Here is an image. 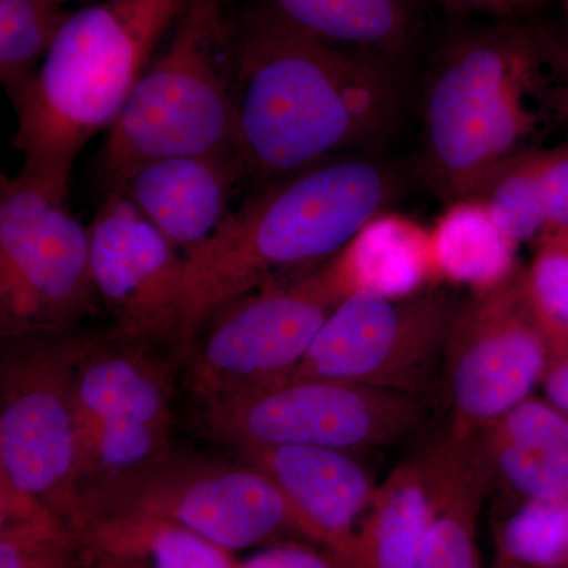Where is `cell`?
Wrapping results in <instances>:
<instances>
[{
  "label": "cell",
  "mask_w": 568,
  "mask_h": 568,
  "mask_svg": "<svg viewBox=\"0 0 568 568\" xmlns=\"http://www.w3.org/2000/svg\"><path fill=\"white\" fill-rule=\"evenodd\" d=\"M538 321H540L545 335H547L548 345L560 347V349L567 351L568 353V328L547 323V321H541L540 317H538Z\"/></svg>",
  "instance_id": "34"
},
{
  "label": "cell",
  "mask_w": 568,
  "mask_h": 568,
  "mask_svg": "<svg viewBox=\"0 0 568 568\" xmlns=\"http://www.w3.org/2000/svg\"><path fill=\"white\" fill-rule=\"evenodd\" d=\"M0 568H82L69 525L43 504L3 485Z\"/></svg>",
  "instance_id": "24"
},
{
  "label": "cell",
  "mask_w": 568,
  "mask_h": 568,
  "mask_svg": "<svg viewBox=\"0 0 568 568\" xmlns=\"http://www.w3.org/2000/svg\"><path fill=\"white\" fill-rule=\"evenodd\" d=\"M568 568V567H567Z\"/></svg>",
  "instance_id": "39"
},
{
  "label": "cell",
  "mask_w": 568,
  "mask_h": 568,
  "mask_svg": "<svg viewBox=\"0 0 568 568\" xmlns=\"http://www.w3.org/2000/svg\"><path fill=\"white\" fill-rule=\"evenodd\" d=\"M538 151L519 153L496 164L466 194L467 200L484 205L500 230L518 245L538 241L545 231Z\"/></svg>",
  "instance_id": "26"
},
{
  "label": "cell",
  "mask_w": 568,
  "mask_h": 568,
  "mask_svg": "<svg viewBox=\"0 0 568 568\" xmlns=\"http://www.w3.org/2000/svg\"><path fill=\"white\" fill-rule=\"evenodd\" d=\"M538 2H540V0H511V3H514L515 9H521V7L534 6V3Z\"/></svg>",
  "instance_id": "35"
},
{
  "label": "cell",
  "mask_w": 568,
  "mask_h": 568,
  "mask_svg": "<svg viewBox=\"0 0 568 568\" xmlns=\"http://www.w3.org/2000/svg\"><path fill=\"white\" fill-rule=\"evenodd\" d=\"M234 20L230 0H185L103 142L104 189L152 160L237 151Z\"/></svg>",
  "instance_id": "5"
},
{
  "label": "cell",
  "mask_w": 568,
  "mask_h": 568,
  "mask_svg": "<svg viewBox=\"0 0 568 568\" xmlns=\"http://www.w3.org/2000/svg\"><path fill=\"white\" fill-rule=\"evenodd\" d=\"M540 387L545 399L568 417V353L549 346V358Z\"/></svg>",
  "instance_id": "31"
},
{
  "label": "cell",
  "mask_w": 568,
  "mask_h": 568,
  "mask_svg": "<svg viewBox=\"0 0 568 568\" xmlns=\"http://www.w3.org/2000/svg\"><path fill=\"white\" fill-rule=\"evenodd\" d=\"M58 2L65 3V2H70V0H58Z\"/></svg>",
  "instance_id": "38"
},
{
  "label": "cell",
  "mask_w": 568,
  "mask_h": 568,
  "mask_svg": "<svg viewBox=\"0 0 568 568\" xmlns=\"http://www.w3.org/2000/svg\"><path fill=\"white\" fill-rule=\"evenodd\" d=\"M328 267L346 297L354 293L410 297L439 282L429 230L394 212L381 213L365 224L328 261Z\"/></svg>",
  "instance_id": "19"
},
{
  "label": "cell",
  "mask_w": 568,
  "mask_h": 568,
  "mask_svg": "<svg viewBox=\"0 0 568 568\" xmlns=\"http://www.w3.org/2000/svg\"><path fill=\"white\" fill-rule=\"evenodd\" d=\"M74 410L81 488L134 473L174 452L170 384L144 347L81 338Z\"/></svg>",
  "instance_id": "13"
},
{
  "label": "cell",
  "mask_w": 568,
  "mask_h": 568,
  "mask_svg": "<svg viewBox=\"0 0 568 568\" xmlns=\"http://www.w3.org/2000/svg\"><path fill=\"white\" fill-rule=\"evenodd\" d=\"M429 235L439 282L484 291L506 282L519 267V245L477 201L448 203Z\"/></svg>",
  "instance_id": "22"
},
{
  "label": "cell",
  "mask_w": 568,
  "mask_h": 568,
  "mask_svg": "<svg viewBox=\"0 0 568 568\" xmlns=\"http://www.w3.org/2000/svg\"><path fill=\"white\" fill-rule=\"evenodd\" d=\"M245 181L241 153L222 151L152 160L106 190H119L185 256L230 219L235 190Z\"/></svg>",
  "instance_id": "16"
},
{
  "label": "cell",
  "mask_w": 568,
  "mask_h": 568,
  "mask_svg": "<svg viewBox=\"0 0 568 568\" xmlns=\"http://www.w3.org/2000/svg\"><path fill=\"white\" fill-rule=\"evenodd\" d=\"M70 14L58 0H0V80L10 100L33 80Z\"/></svg>",
  "instance_id": "25"
},
{
  "label": "cell",
  "mask_w": 568,
  "mask_h": 568,
  "mask_svg": "<svg viewBox=\"0 0 568 568\" xmlns=\"http://www.w3.org/2000/svg\"><path fill=\"white\" fill-rule=\"evenodd\" d=\"M241 568H345L334 558L304 545L282 544L263 549L241 562Z\"/></svg>",
  "instance_id": "30"
},
{
  "label": "cell",
  "mask_w": 568,
  "mask_h": 568,
  "mask_svg": "<svg viewBox=\"0 0 568 568\" xmlns=\"http://www.w3.org/2000/svg\"><path fill=\"white\" fill-rule=\"evenodd\" d=\"M81 338L13 339L0 368V485L65 521L81 488L74 365Z\"/></svg>",
  "instance_id": "9"
},
{
  "label": "cell",
  "mask_w": 568,
  "mask_h": 568,
  "mask_svg": "<svg viewBox=\"0 0 568 568\" xmlns=\"http://www.w3.org/2000/svg\"><path fill=\"white\" fill-rule=\"evenodd\" d=\"M97 301L114 338L149 347L179 343L183 254L119 190H106L89 226Z\"/></svg>",
  "instance_id": "14"
},
{
  "label": "cell",
  "mask_w": 568,
  "mask_h": 568,
  "mask_svg": "<svg viewBox=\"0 0 568 568\" xmlns=\"http://www.w3.org/2000/svg\"><path fill=\"white\" fill-rule=\"evenodd\" d=\"M398 181L387 164L339 156L261 185L205 244L183 256L179 349L227 302L335 257L387 212Z\"/></svg>",
  "instance_id": "2"
},
{
  "label": "cell",
  "mask_w": 568,
  "mask_h": 568,
  "mask_svg": "<svg viewBox=\"0 0 568 568\" xmlns=\"http://www.w3.org/2000/svg\"><path fill=\"white\" fill-rule=\"evenodd\" d=\"M234 32L237 152L257 186L357 155L394 118L386 59L317 39L265 0L235 11Z\"/></svg>",
  "instance_id": "1"
},
{
  "label": "cell",
  "mask_w": 568,
  "mask_h": 568,
  "mask_svg": "<svg viewBox=\"0 0 568 568\" xmlns=\"http://www.w3.org/2000/svg\"><path fill=\"white\" fill-rule=\"evenodd\" d=\"M73 511L140 514L178 523L227 551L305 537L280 489L248 463L175 454L80 489Z\"/></svg>",
  "instance_id": "8"
},
{
  "label": "cell",
  "mask_w": 568,
  "mask_h": 568,
  "mask_svg": "<svg viewBox=\"0 0 568 568\" xmlns=\"http://www.w3.org/2000/svg\"><path fill=\"white\" fill-rule=\"evenodd\" d=\"M493 568H525L519 566H514V564L503 562V560H496L495 566Z\"/></svg>",
  "instance_id": "36"
},
{
  "label": "cell",
  "mask_w": 568,
  "mask_h": 568,
  "mask_svg": "<svg viewBox=\"0 0 568 568\" xmlns=\"http://www.w3.org/2000/svg\"><path fill=\"white\" fill-rule=\"evenodd\" d=\"M526 267L473 291L458 305L444 353L447 435L473 439L540 386L549 358L544 327L526 290Z\"/></svg>",
  "instance_id": "11"
},
{
  "label": "cell",
  "mask_w": 568,
  "mask_h": 568,
  "mask_svg": "<svg viewBox=\"0 0 568 568\" xmlns=\"http://www.w3.org/2000/svg\"><path fill=\"white\" fill-rule=\"evenodd\" d=\"M555 54L560 73V114L568 118V41L567 43H560V41L555 40Z\"/></svg>",
  "instance_id": "33"
},
{
  "label": "cell",
  "mask_w": 568,
  "mask_h": 568,
  "mask_svg": "<svg viewBox=\"0 0 568 568\" xmlns=\"http://www.w3.org/2000/svg\"><path fill=\"white\" fill-rule=\"evenodd\" d=\"M487 489L508 503L568 499V417L529 396L469 440Z\"/></svg>",
  "instance_id": "17"
},
{
  "label": "cell",
  "mask_w": 568,
  "mask_h": 568,
  "mask_svg": "<svg viewBox=\"0 0 568 568\" xmlns=\"http://www.w3.org/2000/svg\"><path fill=\"white\" fill-rule=\"evenodd\" d=\"M345 298L327 261L220 306L186 354L194 395L207 402L290 376Z\"/></svg>",
  "instance_id": "10"
},
{
  "label": "cell",
  "mask_w": 568,
  "mask_h": 568,
  "mask_svg": "<svg viewBox=\"0 0 568 568\" xmlns=\"http://www.w3.org/2000/svg\"><path fill=\"white\" fill-rule=\"evenodd\" d=\"M457 310L454 297L437 290L399 298L347 295L290 376L420 396L443 369Z\"/></svg>",
  "instance_id": "12"
},
{
  "label": "cell",
  "mask_w": 568,
  "mask_h": 568,
  "mask_svg": "<svg viewBox=\"0 0 568 568\" xmlns=\"http://www.w3.org/2000/svg\"><path fill=\"white\" fill-rule=\"evenodd\" d=\"M538 179L545 211L541 235L568 237V142L538 151Z\"/></svg>",
  "instance_id": "29"
},
{
  "label": "cell",
  "mask_w": 568,
  "mask_h": 568,
  "mask_svg": "<svg viewBox=\"0 0 568 568\" xmlns=\"http://www.w3.org/2000/svg\"><path fill=\"white\" fill-rule=\"evenodd\" d=\"M426 420L420 396L339 381L287 376L203 402L209 436L235 450L304 446L362 454L413 435Z\"/></svg>",
  "instance_id": "7"
},
{
  "label": "cell",
  "mask_w": 568,
  "mask_h": 568,
  "mask_svg": "<svg viewBox=\"0 0 568 568\" xmlns=\"http://www.w3.org/2000/svg\"><path fill=\"white\" fill-rule=\"evenodd\" d=\"M317 39L386 59L406 50L414 32L407 0H265Z\"/></svg>",
  "instance_id": "23"
},
{
  "label": "cell",
  "mask_w": 568,
  "mask_h": 568,
  "mask_svg": "<svg viewBox=\"0 0 568 568\" xmlns=\"http://www.w3.org/2000/svg\"><path fill=\"white\" fill-rule=\"evenodd\" d=\"M496 560L525 568L568 567V499L525 500L496 529Z\"/></svg>",
  "instance_id": "27"
},
{
  "label": "cell",
  "mask_w": 568,
  "mask_h": 568,
  "mask_svg": "<svg viewBox=\"0 0 568 568\" xmlns=\"http://www.w3.org/2000/svg\"><path fill=\"white\" fill-rule=\"evenodd\" d=\"M555 39L500 22L448 40L426 77L422 95L420 156L437 194L463 200L500 162L536 151L545 106H559L548 89Z\"/></svg>",
  "instance_id": "3"
},
{
  "label": "cell",
  "mask_w": 568,
  "mask_h": 568,
  "mask_svg": "<svg viewBox=\"0 0 568 568\" xmlns=\"http://www.w3.org/2000/svg\"><path fill=\"white\" fill-rule=\"evenodd\" d=\"M525 280L537 316L568 328V237L541 235Z\"/></svg>",
  "instance_id": "28"
},
{
  "label": "cell",
  "mask_w": 568,
  "mask_h": 568,
  "mask_svg": "<svg viewBox=\"0 0 568 568\" xmlns=\"http://www.w3.org/2000/svg\"><path fill=\"white\" fill-rule=\"evenodd\" d=\"M429 521L432 493L420 454L396 467L377 485L342 566L417 568Z\"/></svg>",
  "instance_id": "21"
},
{
  "label": "cell",
  "mask_w": 568,
  "mask_h": 568,
  "mask_svg": "<svg viewBox=\"0 0 568 568\" xmlns=\"http://www.w3.org/2000/svg\"><path fill=\"white\" fill-rule=\"evenodd\" d=\"M82 568H241L231 551L168 519L73 511Z\"/></svg>",
  "instance_id": "18"
},
{
  "label": "cell",
  "mask_w": 568,
  "mask_h": 568,
  "mask_svg": "<svg viewBox=\"0 0 568 568\" xmlns=\"http://www.w3.org/2000/svg\"><path fill=\"white\" fill-rule=\"evenodd\" d=\"M422 455L432 521L417 568H481L477 519L488 489L473 446L446 433Z\"/></svg>",
  "instance_id": "20"
},
{
  "label": "cell",
  "mask_w": 568,
  "mask_h": 568,
  "mask_svg": "<svg viewBox=\"0 0 568 568\" xmlns=\"http://www.w3.org/2000/svg\"><path fill=\"white\" fill-rule=\"evenodd\" d=\"M185 0H103L71 11L33 80L14 99L20 173L69 193L93 136L110 132Z\"/></svg>",
  "instance_id": "4"
},
{
  "label": "cell",
  "mask_w": 568,
  "mask_h": 568,
  "mask_svg": "<svg viewBox=\"0 0 568 568\" xmlns=\"http://www.w3.org/2000/svg\"><path fill=\"white\" fill-rule=\"evenodd\" d=\"M237 452L286 497L305 538L324 545L342 564L377 488L357 454L304 446Z\"/></svg>",
  "instance_id": "15"
},
{
  "label": "cell",
  "mask_w": 568,
  "mask_h": 568,
  "mask_svg": "<svg viewBox=\"0 0 568 568\" xmlns=\"http://www.w3.org/2000/svg\"><path fill=\"white\" fill-rule=\"evenodd\" d=\"M562 3H564V9H566V13L568 17V0H562Z\"/></svg>",
  "instance_id": "37"
},
{
  "label": "cell",
  "mask_w": 568,
  "mask_h": 568,
  "mask_svg": "<svg viewBox=\"0 0 568 568\" xmlns=\"http://www.w3.org/2000/svg\"><path fill=\"white\" fill-rule=\"evenodd\" d=\"M69 193L40 179L2 175L0 327L3 338L67 334L95 310L89 227Z\"/></svg>",
  "instance_id": "6"
},
{
  "label": "cell",
  "mask_w": 568,
  "mask_h": 568,
  "mask_svg": "<svg viewBox=\"0 0 568 568\" xmlns=\"http://www.w3.org/2000/svg\"><path fill=\"white\" fill-rule=\"evenodd\" d=\"M448 10L476 11V13L488 14V17L507 20L515 13V6L511 0H435Z\"/></svg>",
  "instance_id": "32"
}]
</instances>
